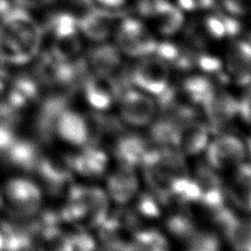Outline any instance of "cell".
Segmentation results:
<instances>
[{
	"mask_svg": "<svg viewBox=\"0 0 251 251\" xmlns=\"http://www.w3.org/2000/svg\"><path fill=\"white\" fill-rule=\"evenodd\" d=\"M43 34V28L28 10L11 7L0 19V62L29 63L40 52Z\"/></svg>",
	"mask_w": 251,
	"mask_h": 251,
	"instance_id": "1",
	"label": "cell"
},
{
	"mask_svg": "<svg viewBox=\"0 0 251 251\" xmlns=\"http://www.w3.org/2000/svg\"><path fill=\"white\" fill-rule=\"evenodd\" d=\"M109 204L110 198L104 189L85 185L72 186L62 217L81 230L101 227L109 216Z\"/></svg>",
	"mask_w": 251,
	"mask_h": 251,
	"instance_id": "2",
	"label": "cell"
},
{
	"mask_svg": "<svg viewBox=\"0 0 251 251\" xmlns=\"http://www.w3.org/2000/svg\"><path fill=\"white\" fill-rule=\"evenodd\" d=\"M43 193L40 186L24 177L8 180L0 192V206L17 218H30L41 209Z\"/></svg>",
	"mask_w": 251,
	"mask_h": 251,
	"instance_id": "3",
	"label": "cell"
},
{
	"mask_svg": "<svg viewBox=\"0 0 251 251\" xmlns=\"http://www.w3.org/2000/svg\"><path fill=\"white\" fill-rule=\"evenodd\" d=\"M116 103L121 122L127 126L146 127L157 120L158 102L156 99L134 86L123 90Z\"/></svg>",
	"mask_w": 251,
	"mask_h": 251,
	"instance_id": "4",
	"label": "cell"
},
{
	"mask_svg": "<svg viewBox=\"0 0 251 251\" xmlns=\"http://www.w3.org/2000/svg\"><path fill=\"white\" fill-rule=\"evenodd\" d=\"M115 47L122 54L143 58L155 52L157 41L152 32L140 20L125 18L115 28Z\"/></svg>",
	"mask_w": 251,
	"mask_h": 251,
	"instance_id": "5",
	"label": "cell"
},
{
	"mask_svg": "<svg viewBox=\"0 0 251 251\" xmlns=\"http://www.w3.org/2000/svg\"><path fill=\"white\" fill-rule=\"evenodd\" d=\"M171 66L156 54L138 59L131 70L134 88L158 98L171 85Z\"/></svg>",
	"mask_w": 251,
	"mask_h": 251,
	"instance_id": "6",
	"label": "cell"
},
{
	"mask_svg": "<svg viewBox=\"0 0 251 251\" xmlns=\"http://www.w3.org/2000/svg\"><path fill=\"white\" fill-rule=\"evenodd\" d=\"M210 141L208 124L201 120L184 118L176 121L170 138V145L184 156H195L205 152Z\"/></svg>",
	"mask_w": 251,
	"mask_h": 251,
	"instance_id": "7",
	"label": "cell"
},
{
	"mask_svg": "<svg viewBox=\"0 0 251 251\" xmlns=\"http://www.w3.org/2000/svg\"><path fill=\"white\" fill-rule=\"evenodd\" d=\"M205 154L209 167L215 171H227L246 161V143L233 134L222 133L213 140L210 138Z\"/></svg>",
	"mask_w": 251,
	"mask_h": 251,
	"instance_id": "8",
	"label": "cell"
},
{
	"mask_svg": "<svg viewBox=\"0 0 251 251\" xmlns=\"http://www.w3.org/2000/svg\"><path fill=\"white\" fill-rule=\"evenodd\" d=\"M53 133L60 140L72 146H85L90 142V122L79 112L64 106L55 116Z\"/></svg>",
	"mask_w": 251,
	"mask_h": 251,
	"instance_id": "9",
	"label": "cell"
},
{
	"mask_svg": "<svg viewBox=\"0 0 251 251\" xmlns=\"http://www.w3.org/2000/svg\"><path fill=\"white\" fill-rule=\"evenodd\" d=\"M123 15L122 11H115L103 7H94L77 18L80 33L95 42H104L116 28V20Z\"/></svg>",
	"mask_w": 251,
	"mask_h": 251,
	"instance_id": "10",
	"label": "cell"
},
{
	"mask_svg": "<svg viewBox=\"0 0 251 251\" xmlns=\"http://www.w3.org/2000/svg\"><path fill=\"white\" fill-rule=\"evenodd\" d=\"M223 67L228 79L240 86L251 84V42L236 40L229 45Z\"/></svg>",
	"mask_w": 251,
	"mask_h": 251,
	"instance_id": "11",
	"label": "cell"
},
{
	"mask_svg": "<svg viewBox=\"0 0 251 251\" xmlns=\"http://www.w3.org/2000/svg\"><path fill=\"white\" fill-rule=\"evenodd\" d=\"M135 167L120 165L107 176L106 189H104L110 201L115 204L125 205L133 201L140 189V179L136 174Z\"/></svg>",
	"mask_w": 251,
	"mask_h": 251,
	"instance_id": "12",
	"label": "cell"
},
{
	"mask_svg": "<svg viewBox=\"0 0 251 251\" xmlns=\"http://www.w3.org/2000/svg\"><path fill=\"white\" fill-rule=\"evenodd\" d=\"M84 94L88 102L98 110H106L118 102L121 90L114 76L91 75L84 83Z\"/></svg>",
	"mask_w": 251,
	"mask_h": 251,
	"instance_id": "13",
	"label": "cell"
},
{
	"mask_svg": "<svg viewBox=\"0 0 251 251\" xmlns=\"http://www.w3.org/2000/svg\"><path fill=\"white\" fill-rule=\"evenodd\" d=\"M239 100L224 91L214 90L204 103V110L208 119V126L223 127L238 115Z\"/></svg>",
	"mask_w": 251,
	"mask_h": 251,
	"instance_id": "14",
	"label": "cell"
},
{
	"mask_svg": "<svg viewBox=\"0 0 251 251\" xmlns=\"http://www.w3.org/2000/svg\"><path fill=\"white\" fill-rule=\"evenodd\" d=\"M86 63L91 75L113 76L122 64V53L115 46L100 45L86 55Z\"/></svg>",
	"mask_w": 251,
	"mask_h": 251,
	"instance_id": "15",
	"label": "cell"
},
{
	"mask_svg": "<svg viewBox=\"0 0 251 251\" xmlns=\"http://www.w3.org/2000/svg\"><path fill=\"white\" fill-rule=\"evenodd\" d=\"M224 232L233 251H251V216L223 215Z\"/></svg>",
	"mask_w": 251,
	"mask_h": 251,
	"instance_id": "16",
	"label": "cell"
},
{
	"mask_svg": "<svg viewBox=\"0 0 251 251\" xmlns=\"http://www.w3.org/2000/svg\"><path fill=\"white\" fill-rule=\"evenodd\" d=\"M83 149L69 163L70 168L85 177H99L107 168V156L104 151L94 146H82Z\"/></svg>",
	"mask_w": 251,
	"mask_h": 251,
	"instance_id": "17",
	"label": "cell"
},
{
	"mask_svg": "<svg viewBox=\"0 0 251 251\" xmlns=\"http://www.w3.org/2000/svg\"><path fill=\"white\" fill-rule=\"evenodd\" d=\"M1 156L14 167L24 171H34L42 155L33 142L17 136Z\"/></svg>",
	"mask_w": 251,
	"mask_h": 251,
	"instance_id": "18",
	"label": "cell"
},
{
	"mask_svg": "<svg viewBox=\"0 0 251 251\" xmlns=\"http://www.w3.org/2000/svg\"><path fill=\"white\" fill-rule=\"evenodd\" d=\"M228 195L239 208L251 213V163L244 162L235 168Z\"/></svg>",
	"mask_w": 251,
	"mask_h": 251,
	"instance_id": "19",
	"label": "cell"
},
{
	"mask_svg": "<svg viewBox=\"0 0 251 251\" xmlns=\"http://www.w3.org/2000/svg\"><path fill=\"white\" fill-rule=\"evenodd\" d=\"M145 143L136 136H122L119 138L114 147V153L120 164L135 167L142 165L145 157L149 154Z\"/></svg>",
	"mask_w": 251,
	"mask_h": 251,
	"instance_id": "20",
	"label": "cell"
},
{
	"mask_svg": "<svg viewBox=\"0 0 251 251\" xmlns=\"http://www.w3.org/2000/svg\"><path fill=\"white\" fill-rule=\"evenodd\" d=\"M204 27L211 39L220 40L226 37L236 36L239 33L241 25L237 20V17L227 12H217L206 17Z\"/></svg>",
	"mask_w": 251,
	"mask_h": 251,
	"instance_id": "21",
	"label": "cell"
},
{
	"mask_svg": "<svg viewBox=\"0 0 251 251\" xmlns=\"http://www.w3.org/2000/svg\"><path fill=\"white\" fill-rule=\"evenodd\" d=\"M152 18L156 21L158 32L166 37L178 32L183 28L185 21L180 8L172 5L167 0H165L163 5L158 8V10L155 12Z\"/></svg>",
	"mask_w": 251,
	"mask_h": 251,
	"instance_id": "22",
	"label": "cell"
},
{
	"mask_svg": "<svg viewBox=\"0 0 251 251\" xmlns=\"http://www.w3.org/2000/svg\"><path fill=\"white\" fill-rule=\"evenodd\" d=\"M227 14L239 17L251 11V0H222Z\"/></svg>",
	"mask_w": 251,
	"mask_h": 251,
	"instance_id": "23",
	"label": "cell"
},
{
	"mask_svg": "<svg viewBox=\"0 0 251 251\" xmlns=\"http://www.w3.org/2000/svg\"><path fill=\"white\" fill-rule=\"evenodd\" d=\"M238 115L251 128V88L239 100L238 104Z\"/></svg>",
	"mask_w": 251,
	"mask_h": 251,
	"instance_id": "24",
	"label": "cell"
},
{
	"mask_svg": "<svg viewBox=\"0 0 251 251\" xmlns=\"http://www.w3.org/2000/svg\"><path fill=\"white\" fill-rule=\"evenodd\" d=\"M165 0H138L137 9L142 16L153 17Z\"/></svg>",
	"mask_w": 251,
	"mask_h": 251,
	"instance_id": "25",
	"label": "cell"
},
{
	"mask_svg": "<svg viewBox=\"0 0 251 251\" xmlns=\"http://www.w3.org/2000/svg\"><path fill=\"white\" fill-rule=\"evenodd\" d=\"M54 0H16L17 7L23 8V9H38V8L50 5Z\"/></svg>",
	"mask_w": 251,
	"mask_h": 251,
	"instance_id": "26",
	"label": "cell"
},
{
	"mask_svg": "<svg viewBox=\"0 0 251 251\" xmlns=\"http://www.w3.org/2000/svg\"><path fill=\"white\" fill-rule=\"evenodd\" d=\"M126 0H93V3H98L99 7L109 8V9H118L122 7Z\"/></svg>",
	"mask_w": 251,
	"mask_h": 251,
	"instance_id": "27",
	"label": "cell"
},
{
	"mask_svg": "<svg viewBox=\"0 0 251 251\" xmlns=\"http://www.w3.org/2000/svg\"><path fill=\"white\" fill-rule=\"evenodd\" d=\"M10 83V76L8 75V72L5 68L1 66L0 62V95H1L5 91H7L8 86Z\"/></svg>",
	"mask_w": 251,
	"mask_h": 251,
	"instance_id": "28",
	"label": "cell"
},
{
	"mask_svg": "<svg viewBox=\"0 0 251 251\" xmlns=\"http://www.w3.org/2000/svg\"><path fill=\"white\" fill-rule=\"evenodd\" d=\"M196 9H207L215 5V0H194Z\"/></svg>",
	"mask_w": 251,
	"mask_h": 251,
	"instance_id": "29",
	"label": "cell"
},
{
	"mask_svg": "<svg viewBox=\"0 0 251 251\" xmlns=\"http://www.w3.org/2000/svg\"><path fill=\"white\" fill-rule=\"evenodd\" d=\"M10 8H11V3L9 0H0V16L5 15Z\"/></svg>",
	"mask_w": 251,
	"mask_h": 251,
	"instance_id": "30",
	"label": "cell"
},
{
	"mask_svg": "<svg viewBox=\"0 0 251 251\" xmlns=\"http://www.w3.org/2000/svg\"><path fill=\"white\" fill-rule=\"evenodd\" d=\"M70 1L76 3V5L81 6H92L93 0H70Z\"/></svg>",
	"mask_w": 251,
	"mask_h": 251,
	"instance_id": "31",
	"label": "cell"
},
{
	"mask_svg": "<svg viewBox=\"0 0 251 251\" xmlns=\"http://www.w3.org/2000/svg\"><path fill=\"white\" fill-rule=\"evenodd\" d=\"M246 143V149H247V156L251 157V137Z\"/></svg>",
	"mask_w": 251,
	"mask_h": 251,
	"instance_id": "32",
	"label": "cell"
},
{
	"mask_svg": "<svg viewBox=\"0 0 251 251\" xmlns=\"http://www.w3.org/2000/svg\"><path fill=\"white\" fill-rule=\"evenodd\" d=\"M0 251H3V237L1 231H0Z\"/></svg>",
	"mask_w": 251,
	"mask_h": 251,
	"instance_id": "33",
	"label": "cell"
}]
</instances>
